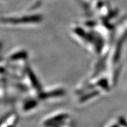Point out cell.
<instances>
[{"instance_id": "3", "label": "cell", "mask_w": 127, "mask_h": 127, "mask_svg": "<svg viewBox=\"0 0 127 127\" xmlns=\"http://www.w3.org/2000/svg\"><path fill=\"white\" fill-rule=\"evenodd\" d=\"M65 92L63 88H56L51 90L47 92H39L38 97L40 99H46L53 97H59L60 96H63L65 94Z\"/></svg>"}, {"instance_id": "7", "label": "cell", "mask_w": 127, "mask_h": 127, "mask_svg": "<svg viewBox=\"0 0 127 127\" xmlns=\"http://www.w3.org/2000/svg\"><path fill=\"white\" fill-rule=\"evenodd\" d=\"M38 101L34 99H29L24 102L22 106V110L24 112H29L32 110H33L34 108H36L38 106Z\"/></svg>"}, {"instance_id": "2", "label": "cell", "mask_w": 127, "mask_h": 127, "mask_svg": "<svg viewBox=\"0 0 127 127\" xmlns=\"http://www.w3.org/2000/svg\"><path fill=\"white\" fill-rule=\"evenodd\" d=\"M6 23H10L12 24H31V23H38L42 20V16L39 14H32L25 15L21 17H10L3 19Z\"/></svg>"}, {"instance_id": "11", "label": "cell", "mask_w": 127, "mask_h": 127, "mask_svg": "<svg viewBox=\"0 0 127 127\" xmlns=\"http://www.w3.org/2000/svg\"><path fill=\"white\" fill-rule=\"evenodd\" d=\"M74 127L73 125H72V124H64L63 125H62L61 127Z\"/></svg>"}, {"instance_id": "5", "label": "cell", "mask_w": 127, "mask_h": 127, "mask_svg": "<svg viewBox=\"0 0 127 127\" xmlns=\"http://www.w3.org/2000/svg\"><path fill=\"white\" fill-rule=\"evenodd\" d=\"M27 53L24 50H20L18 51L14 52L8 57V60L10 62H16V61H22L25 60L27 58Z\"/></svg>"}, {"instance_id": "9", "label": "cell", "mask_w": 127, "mask_h": 127, "mask_svg": "<svg viewBox=\"0 0 127 127\" xmlns=\"http://www.w3.org/2000/svg\"><path fill=\"white\" fill-rule=\"evenodd\" d=\"M1 127H15V126L8 125V124H7L5 122H3L1 123Z\"/></svg>"}, {"instance_id": "8", "label": "cell", "mask_w": 127, "mask_h": 127, "mask_svg": "<svg viewBox=\"0 0 127 127\" xmlns=\"http://www.w3.org/2000/svg\"><path fill=\"white\" fill-rule=\"evenodd\" d=\"M4 122L8 124V125L15 126L16 127L17 123H18V116H17L16 114H11V115H8V117L6 118Z\"/></svg>"}, {"instance_id": "1", "label": "cell", "mask_w": 127, "mask_h": 127, "mask_svg": "<svg viewBox=\"0 0 127 127\" xmlns=\"http://www.w3.org/2000/svg\"><path fill=\"white\" fill-rule=\"evenodd\" d=\"M69 117L66 113H58L49 116L42 122L44 127H59L65 123Z\"/></svg>"}, {"instance_id": "10", "label": "cell", "mask_w": 127, "mask_h": 127, "mask_svg": "<svg viewBox=\"0 0 127 127\" xmlns=\"http://www.w3.org/2000/svg\"><path fill=\"white\" fill-rule=\"evenodd\" d=\"M108 127H121L120 125H119L118 123H113L110 125L109 126H108Z\"/></svg>"}, {"instance_id": "6", "label": "cell", "mask_w": 127, "mask_h": 127, "mask_svg": "<svg viewBox=\"0 0 127 127\" xmlns=\"http://www.w3.org/2000/svg\"><path fill=\"white\" fill-rule=\"evenodd\" d=\"M99 94H100V91L97 89H94V90L90 91L89 92H86L85 94H82V96L79 98V102H82V103L86 102L88 100L98 96Z\"/></svg>"}, {"instance_id": "4", "label": "cell", "mask_w": 127, "mask_h": 127, "mask_svg": "<svg viewBox=\"0 0 127 127\" xmlns=\"http://www.w3.org/2000/svg\"><path fill=\"white\" fill-rule=\"evenodd\" d=\"M25 73H27V75L28 77L30 83L31 84L32 86L34 88V90L40 92L42 91L41 90V86L38 82V80L35 76L34 73H33L32 70L29 66H27L25 68Z\"/></svg>"}]
</instances>
